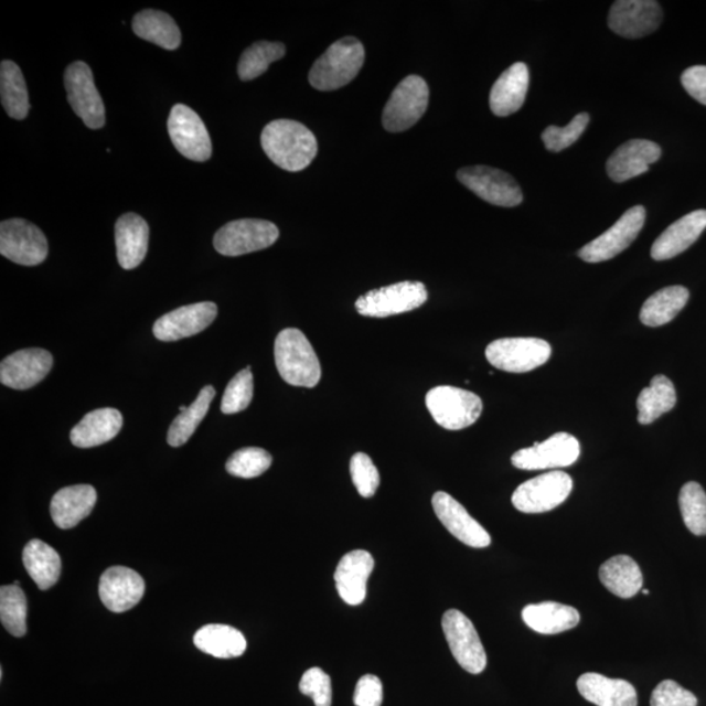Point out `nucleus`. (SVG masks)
Segmentation results:
<instances>
[{"instance_id":"8fccbe9b","label":"nucleus","mask_w":706,"mask_h":706,"mask_svg":"<svg viewBox=\"0 0 706 706\" xmlns=\"http://www.w3.org/2000/svg\"><path fill=\"white\" fill-rule=\"evenodd\" d=\"M682 84L696 101L706 105V66H694L684 71Z\"/></svg>"},{"instance_id":"3c124183","label":"nucleus","mask_w":706,"mask_h":706,"mask_svg":"<svg viewBox=\"0 0 706 706\" xmlns=\"http://www.w3.org/2000/svg\"><path fill=\"white\" fill-rule=\"evenodd\" d=\"M642 592H644L645 596H649V592H651V591L645 589V590H642Z\"/></svg>"},{"instance_id":"473e14b6","label":"nucleus","mask_w":706,"mask_h":706,"mask_svg":"<svg viewBox=\"0 0 706 706\" xmlns=\"http://www.w3.org/2000/svg\"><path fill=\"white\" fill-rule=\"evenodd\" d=\"M132 31L139 39L152 42L165 51H175L181 45V32L175 21L165 12L145 10L132 20Z\"/></svg>"},{"instance_id":"20e7f679","label":"nucleus","mask_w":706,"mask_h":706,"mask_svg":"<svg viewBox=\"0 0 706 706\" xmlns=\"http://www.w3.org/2000/svg\"><path fill=\"white\" fill-rule=\"evenodd\" d=\"M426 405L439 426L449 430L469 428L483 411V402L477 394L454 386H437L429 391Z\"/></svg>"},{"instance_id":"ddd939ff","label":"nucleus","mask_w":706,"mask_h":706,"mask_svg":"<svg viewBox=\"0 0 706 706\" xmlns=\"http://www.w3.org/2000/svg\"><path fill=\"white\" fill-rule=\"evenodd\" d=\"M442 631L459 666L470 674L483 673L486 654L472 621L461 611L449 610L442 617Z\"/></svg>"},{"instance_id":"f03ea898","label":"nucleus","mask_w":706,"mask_h":706,"mask_svg":"<svg viewBox=\"0 0 706 706\" xmlns=\"http://www.w3.org/2000/svg\"><path fill=\"white\" fill-rule=\"evenodd\" d=\"M275 364L287 384L312 388L320 383L322 370L313 345L298 329H286L275 341Z\"/></svg>"},{"instance_id":"4be33fe9","label":"nucleus","mask_w":706,"mask_h":706,"mask_svg":"<svg viewBox=\"0 0 706 706\" xmlns=\"http://www.w3.org/2000/svg\"><path fill=\"white\" fill-rule=\"evenodd\" d=\"M662 157L661 147L652 140L632 139L621 145L607 160L606 169L613 182H625L649 171Z\"/></svg>"},{"instance_id":"5701e85b","label":"nucleus","mask_w":706,"mask_h":706,"mask_svg":"<svg viewBox=\"0 0 706 706\" xmlns=\"http://www.w3.org/2000/svg\"><path fill=\"white\" fill-rule=\"evenodd\" d=\"M374 569V559L368 550L356 549L345 554L339 561L334 580L339 596L350 606L362 605L366 597V584Z\"/></svg>"},{"instance_id":"4468645a","label":"nucleus","mask_w":706,"mask_h":706,"mask_svg":"<svg viewBox=\"0 0 706 706\" xmlns=\"http://www.w3.org/2000/svg\"><path fill=\"white\" fill-rule=\"evenodd\" d=\"M67 100L75 115L92 130L105 125V106L95 86L94 74L87 63L74 62L65 73Z\"/></svg>"},{"instance_id":"cd10ccee","label":"nucleus","mask_w":706,"mask_h":706,"mask_svg":"<svg viewBox=\"0 0 706 706\" xmlns=\"http://www.w3.org/2000/svg\"><path fill=\"white\" fill-rule=\"evenodd\" d=\"M122 414L116 408H98L88 413L71 430L69 439L74 447L88 449L109 442L121 432Z\"/></svg>"},{"instance_id":"dca6fc26","label":"nucleus","mask_w":706,"mask_h":706,"mask_svg":"<svg viewBox=\"0 0 706 706\" xmlns=\"http://www.w3.org/2000/svg\"><path fill=\"white\" fill-rule=\"evenodd\" d=\"M168 132L176 151L189 160L203 162L212 154L210 133L200 116L189 106L176 104L168 119Z\"/></svg>"},{"instance_id":"a18cd8bd","label":"nucleus","mask_w":706,"mask_h":706,"mask_svg":"<svg viewBox=\"0 0 706 706\" xmlns=\"http://www.w3.org/2000/svg\"><path fill=\"white\" fill-rule=\"evenodd\" d=\"M351 477L360 496H374L379 485V472L372 459L364 453H356L351 458Z\"/></svg>"},{"instance_id":"f704fd0d","label":"nucleus","mask_w":706,"mask_h":706,"mask_svg":"<svg viewBox=\"0 0 706 706\" xmlns=\"http://www.w3.org/2000/svg\"><path fill=\"white\" fill-rule=\"evenodd\" d=\"M688 300L689 292L686 287L663 288L651 296L642 306L640 320L649 328L663 327L682 312Z\"/></svg>"},{"instance_id":"c756f323","label":"nucleus","mask_w":706,"mask_h":706,"mask_svg":"<svg viewBox=\"0 0 706 706\" xmlns=\"http://www.w3.org/2000/svg\"><path fill=\"white\" fill-rule=\"evenodd\" d=\"M522 619L533 631L541 634H559L574 630L580 623V612L575 607L556 602L528 605Z\"/></svg>"},{"instance_id":"7c9ffc66","label":"nucleus","mask_w":706,"mask_h":706,"mask_svg":"<svg viewBox=\"0 0 706 706\" xmlns=\"http://www.w3.org/2000/svg\"><path fill=\"white\" fill-rule=\"evenodd\" d=\"M599 580L613 596L623 599L638 595L644 584L639 564L627 555L613 556L602 564Z\"/></svg>"},{"instance_id":"a878e982","label":"nucleus","mask_w":706,"mask_h":706,"mask_svg":"<svg viewBox=\"0 0 706 706\" xmlns=\"http://www.w3.org/2000/svg\"><path fill=\"white\" fill-rule=\"evenodd\" d=\"M530 84L528 67L524 62L514 63L493 84L490 106L494 116L507 117L525 104Z\"/></svg>"},{"instance_id":"0eeeda50","label":"nucleus","mask_w":706,"mask_h":706,"mask_svg":"<svg viewBox=\"0 0 706 706\" xmlns=\"http://www.w3.org/2000/svg\"><path fill=\"white\" fill-rule=\"evenodd\" d=\"M428 292L420 281H400L397 285L373 289L355 303L364 317L387 318L411 312L427 302Z\"/></svg>"},{"instance_id":"72a5a7b5","label":"nucleus","mask_w":706,"mask_h":706,"mask_svg":"<svg viewBox=\"0 0 706 706\" xmlns=\"http://www.w3.org/2000/svg\"><path fill=\"white\" fill-rule=\"evenodd\" d=\"M24 567L41 590H47L58 582L62 561L60 554L39 539L26 543L23 553Z\"/></svg>"},{"instance_id":"49530a36","label":"nucleus","mask_w":706,"mask_h":706,"mask_svg":"<svg viewBox=\"0 0 706 706\" xmlns=\"http://www.w3.org/2000/svg\"><path fill=\"white\" fill-rule=\"evenodd\" d=\"M301 694L312 696L315 706H331L333 704V687L331 677L320 667L306 671L300 682Z\"/></svg>"},{"instance_id":"39448f33","label":"nucleus","mask_w":706,"mask_h":706,"mask_svg":"<svg viewBox=\"0 0 706 706\" xmlns=\"http://www.w3.org/2000/svg\"><path fill=\"white\" fill-rule=\"evenodd\" d=\"M550 353L553 349L543 339L505 338L492 342L485 350V357L500 371L526 373L545 365Z\"/></svg>"},{"instance_id":"c03bdc74","label":"nucleus","mask_w":706,"mask_h":706,"mask_svg":"<svg viewBox=\"0 0 706 706\" xmlns=\"http://www.w3.org/2000/svg\"><path fill=\"white\" fill-rule=\"evenodd\" d=\"M590 122L588 113H580L565 127L548 126L542 133L543 143L549 152H561L581 138Z\"/></svg>"},{"instance_id":"79ce46f5","label":"nucleus","mask_w":706,"mask_h":706,"mask_svg":"<svg viewBox=\"0 0 706 706\" xmlns=\"http://www.w3.org/2000/svg\"><path fill=\"white\" fill-rule=\"evenodd\" d=\"M271 463L272 457L265 449L244 448L232 454L225 469L233 477L253 479L265 474Z\"/></svg>"},{"instance_id":"f257e3e1","label":"nucleus","mask_w":706,"mask_h":706,"mask_svg":"<svg viewBox=\"0 0 706 706\" xmlns=\"http://www.w3.org/2000/svg\"><path fill=\"white\" fill-rule=\"evenodd\" d=\"M260 145L267 158L288 172L303 171L318 152L314 133L292 119L268 124L260 136Z\"/></svg>"},{"instance_id":"58836bf2","label":"nucleus","mask_w":706,"mask_h":706,"mask_svg":"<svg viewBox=\"0 0 706 706\" xmlns=\"http://www.w3.org/2000/svg\"><path fill=\"white\" fill-rule=\"evenodd\" d=\"M286 54V46L281 42L259 41L247 47L238 62V76L243 82L257 79L266 73L272 62H277Z\"/></svg>"},{"instance_id":"b1692460","label":"nucleus","mask_w":706,"mask_h":706,"mask_svg":"<svg viewBox=\"0 0 706 706\" xmlns=\"http://www.w3.org/2000/svg\"><path fill=\"white\" fill-rule=\"evenodd\" d=\"M706 228V210L691 212L680 218L655 239L652 246L654 260H667L680 256L694 245Z\"/></svg>"},{"instance_id":"4c0bfd02","label":"nucleus","mask_w":706,"mask_h":706,"mask_svg":"<svg viewBox=\"0 0 706 706\" xmlns=\"http://www.w3.org/2000/svg\"><path fill=\"white\" fill-rule=\"evenodd\" d=\"M216 391L214 386H204L195 402L173 420L168 430V443L173 448H180L192 437L200 424L208 413L211 402L214 400Z\"/></svg>"},{"instance_id":"bb28decb","label":"nucleus","mask_w":706,"mask_h":706,"mask_svg":"<svg viewBox=\"0 0 706 706\" xmlns=\"http://www.w3.org/2000/svg\"><path fill=\"white\" fill-rule=\"evenodd\" d=\"M577 689L585 700L597 706H638V691L623 680H610L597 673L578 677Z\"/></svg>"},{"instance_id":"09e8293b","label":"nucleus","mask_w":706,"mask_h":706,"mask_svg":"<svg viewBox=\"0 0 706 706\" xmlns=\"http://www.w3.org/2000/svg\"><path fill=\"white\" fill-rule=\"evenodd\" d=\"M384 700L383 683L376 675H364L356 684L353 704L356 706H381Z\"/></svg>"},{"instance_id":"c9c22d12","label":"nucleus","mask_w":706,"mask_h":706,"mask_svg":"<svg viewBox=\"0 0 706 706\" xmlns=\"http://www.w3.org/2000/svg\"><path fill=\"white\" fill-rule=\"evenodd\" d=\"M0 96L7 115L19 121L28 117L30 96L24 75L15 62L3 61L0 66Z\"/></svg>"},{"instance_id":"ea45409f","label":"nucleus","mask_w":706,"mask_h":706,"mask_svg":"<svg viewBox=\"0 0 706 706\" xmlns=\"http://www.w3.org/2000/svg\"><path fill=\"white\" fill-rule=\"evenodd\" d=\"M26 597L19 585L2 586L0 589V620L7 631L15 638L26 633Z\"/></svg>"},{"instance_id":"a19ab883","label":"nucleus","mask_w":706,"mask_h":706,"mask_svg":"<svg viewBox=\"0 0 706 706\" xmlns=\"http://www.w3.org/2000/svg\"><path fill=\"white\" fill-rule=\"evenodd\" d=\"M680 506L684 524L697 536L706 535V493L696 482L683 485Z\"/></svg>"},{"instance_id":"f3484780","label":"nucleus","mask_w":706,"mask_h":706,"mask_svg":"<svg viewBox=\"0 0 706 706\" xmlns=\"http://www.w3.org/2000/svg\"><path fill=\"white\" fill-rule=\"evenodd\" d=\"M662 20L663 11L654 0H618L609 13L610 30L632 40L655 32Z\"/></svg>"},{"instance_id":"de8ad7c7","label":"nucleus","mask_w":706,"mask_h":706,"mask_svg":"<svg viewBox=\"0 0 706 706\" xmlns=\"http://www.w3.org/2000/svg\"><path fill=\"white\" fill-rule=\"evenodd\" d=\"M651 706H697V697L674 681H663L655 687Z\"/></svg>"},{"instance_id":"9b49d317","label":"nucleus","mask_w":706,"mask_h":706,"mask_svg":"<svg viewBox=\"0 0 706 706\" xmlns=\"http://www.w3.org/2000/svg\"><path fill=\"white\" fill-rule=\"evenodd\" d=\"M0 253L18 265L38 266L47 258V238L24 218H10L0 224Z\"/></svg>"},{"instance_id":"6e6552de","label":"nucleus","mask_w":706,"mask_h":706,"mask_svg":"<svg viewBox=\"0 0 706 706\" xmlns=\"http://www.w3.org/2000/svg\"><path fill=\"white\" fill-rule=\"evenodd\" d=\"M429 89L426 81L411 75L398 84L388 98L383 113L387 131L402 132L420 121L428 108Z\"/></svg>"},{"instance_id":"1a4fd4ad","label":"nucleus","mask_w":706,"mask_h":706,"mask_svg":"<svg viewBox=\"0 0 706 706\" xmlns=\"http://www.w3.org/2000/svg\"><path fill=\"white\" fill-rule=\"evenodd\" d=\"M574 490V480L564 471H550L522 483L514 491L512 503L515 510L538 514L561 505Z\"/></svg>"},{"instance_id":"6ab92c4d","label":"nucleus","mask_w":706,"mask_h":706,"mask_svg":"<svg viewBox=\"0 0 706 706\" xmlns=\"http://www.w3.org/2000/svg\"><path fill=\"white\" fill-rule=\"evenodd\" d=\"M53 368L51 352L28 349L13 352L0 364V381L15 391H26L41 383Z\"/></svg>"},{"instance_id":"393cba45","label":"nucleus","mask_w":706,"mask_h":706,"mask_svg":"<svg viewBox=\"0 0 706 706\" xmlns=\"http://www.w3.org/2000/svg\"><path fill=\"white\" fill-rule=\"evenodd\" d=\"M115 235L118 264L133 270L147 256L150 227L143 217L130 212L118 218Z\"/></svg>"},{"instance_id":"f8f14e48","label":"nucleus","mask_w":706,"mask_h":706,"mask_svg":"<svg viewBox=\"0 0 706 706\" xmlns=\"http://www.w3.org/2000/svg\"><path fill=\"white\" fill-rule=\"evenodd\" d=\"M645 218V207L635 206L628 210L609 231L585 245L578 252V257L588 264H599L616 258L638 238L644 227Z\"/></svg>"},{"instance_id":"aec40b11","label":"nucleus","mask_w":706,"mask_h":706,"mask_svg":"<svg viewBox=\"0 0 706 706\" xmlns=\"http://www.w3.org/2000/svg\"><path fill=\"white\" fill-rule=\"evenodd\" d=\"M437 517L448 532L458 541L472 548H485L491 545V535L472 518L464 506L447 492H437L432 499Z\"/></svg>"},{"instance_id":"7ed1b4c3","label":"nucleus","mask_w":706,"mask_h":706,"mask_svg":"<svg viewBox=\"0 0 706 706\" xmlns=\"http://www.w3.org/2000/svg\"><path fill=\"white\" fill-rule=\"evenodd\" d=\"M365 61L362 42L355 38L338 40L314 62L309 73L310 86L318 90H335L347 86Z\"/></svg>"},{"instance_id":"2eb2a0df","label":"nucleus","mask_w":706,"mask_h":706,"mask_svg":"<svg viewBox=\"0 0 706 706\" xmlns=\"http://www.w3.org/2000/svg\"><path fill=\"white\" fill-rule=\"evenodd\" d=\"M580 442L569 434H556L532 448L521 449L512 457L514 468L535 471L569 468L580 457Z\"/></svg>"},{"instance_id":"423d86ee","label":"nucleus","mask_w":706,"mask_h":706,"mask_svg":"<svg viewBox=\"0 0 706 706\" xmlns=\"http://www.w3.org/2000/svg\"><path fill=\"white\" fill-rule=\"evenodd\" d=\"M277 225L259 218H242L231 222L216 232L214 246L225 257H239L244 254L267 249L278 242Z\"/></svg>"},{"instance_id":"2f4dec72","label":"nucleus","mask_w":706,"mask_h":706,"mask_svg":"<svg viewBox=\"0 0 706 706\" xmlns=\"http://www.w3.org/2000/svg\"><path fill=\"white\" fill-rule=\"evenodd\" d=\"M194 644L201 652L215 659H237L246 652L245 635L231 625L208 624L194 635Z\"/></svg>"},{"instance_id":"412c9836","label":"nucleus","mask_w":706,"mask_h":706,"mask_svg":"<svg viewBox=\"0 0 706 706\" xmlns=\"http://www.w3.org/2000/svg\"><path fill=\"white\" fill-rule=\"evenodd\" d=\"M146 585L138 571L127 567H111L104 571L98 592L104 606L121 613L136 607L145 596Z\"/></svg>"},{"instance_id":"c85d7f7f","label":"nucleus","mask_w":706,"mask_h":706,"mask_svg":"<svg viewBox=\"0 0 706 706\" xmlns=\"http://www.w3.org/2000/svg\"><path fill=\"white\" fill-rule=\"evenodd\" d=\"M97 493L88 484L71 485L54 494L51 514L54 524L63 530L79 525L94 511Z\"/></svg>"},{"instance_id":"9d476101","label":"nucleus","mask_w":706,"mask_h":706,"mask_svg":"<svg viewBox=\"0 0 706 706\" xmlns=\"http://www.w3.org/2000/svg\"><path fill=\"white\" fill-rule=\"evenodd\" d=\"M457 179L483 201L499 207H517L524 201L518 182L500 169L477 165L459 169Z\"/></svg>"},{"instance_id":"e433bc0d","label":"nucleus","mask_w":706,"mask_h":706,"mask_svg":"<svg viewBox=\"0 0 706 706\" xmlns=\"http://www.w3.org/2000/svg\"><path fill=\"white\" fill-rule=\"evenodd\" d=\"M676 405L674 384L666 376H655L651 386L645 387L638 398L639 422L648 426Z\"/></svg>"},{"instance_id":"37998d69","label":"nucleus","mask_w":706,"mask_h":706,"mask_svg":"<svg viewBox=\"0 0 706 706\" xmlns=\"http://www.w3.org/2000/svg\"><path fill=\"white\" fill-rule=\"evenodd\" d=\"M254 393V381L250 366L238 372L231 379L222 400V413L232 415L244 411L250 406Z\"/></svg>"},{"instance_id":"a211bd4d","label":"nucleus","mask_w":706,"mask_h":706,"mask_svg":"<svg viewBox=\"0 0 706 706\" xmlns=\"http://www.w3.org/2000/svg\"><path fill=\"white\" fill-rule=\"evenodd\" d=\"M217 317L215 302H197L181 307L159 318L153 324V335L161 342H176L206 330Z\"/></svg>"}]
</instances>
